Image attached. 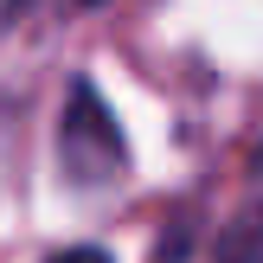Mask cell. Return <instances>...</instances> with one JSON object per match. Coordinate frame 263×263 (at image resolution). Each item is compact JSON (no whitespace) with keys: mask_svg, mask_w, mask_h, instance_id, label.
<instances>
[{"mask_svg":"<svg viewBox=\"0 0 263 263\" xmlns=\"http://www.w3.org/2000/svg\"><path fill=\"white\" fill-rule=\"evenodd\" d=\"M58 161L71 174V186H109L128 174V141L116 128L109 103L90 77H77L64 97V122H58Z\"/></svg>","mask_w":263,"mask_h":263,"instance_id":"cell-1","label":"cell"},{"mask_svg":"<svg viewBox=\"0 0 263 263\" xmlns=\"http://www.w3.org/2000/svg\"><path fill=\"white\" fill-rule=\"evenodd\" d=\"M244 180H251V186H244V205L225 218L212 263H263V141L251 148V174Z\"/></svg>","mask_w":263,"mask_h":263,"instance_id":"cell-2","label":"cell"},{"mask_svg":"<svg viewBox=\"0 0 263 263\" xmlns=\"http://www.w3.org/2000/svg\"><path fill=\"white\" fill-rule=\"evenodd\" d=\"M45 263H116V257L97 251V244H71V251H58V257H45Z\"/></svg>","mask_w":263,"mask_h":263,"instance_id":"cell-3","label":"cell"}]
</instances>
